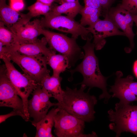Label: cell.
<instances>
[{"label": "cell", "instance_id": "10", "mask_svg": "<svg viewBox=\"0 0 137 137\" xmlns=\"http://www.w3.org/2000/svg\"><path fill=\"white\" fill-rule=\"evenodd\" d=\"M18 96L7 76L5 64L1 65L0 69V107L12 108L13 109L21 111L25 115L23 101L21 99L19 98Z\"/></svg>", "mask_w": 137, "mask_h": 137}, {"label": "cell", "instance_id": "4", "mask_svg": "<svg viewBox=\"0 0 137 137\" xmlns=\"http://www.w3.org/2000/svg\"><path fill=\"white\" fill-rule=\"evenodd\" d=\"M5 56L18 65L24 73L38 84L43 78L49 74L47 67V57L44 56H29L16 52L4 53L0 56Z\"/></svg>", "mask_w": 137, "mask_h": 137}, {"label": "cell", "instance_id": "8", "mask_svg": "<svg viewBox=\"0 0 137 137\" xmlns=\"http://www.w3.org/2000/svg\"><path fill=\"white\" fill-rule=\"evenodd\" d=\"M54 118V133L58 137H83L85 122L61 108Z\"/></svg>", "mask_w": 137, "mask_h": 137}, {"label": "cell", "instance_id": "28", "mask_svg": "<svg viewBox=\"0 0 137 137\" xmlns=\"http://www.w3.org/2000/svg\"><path fill=\"white\" fill-rule=\"evenodd\" d=\"M23 0L10 1V6L14 10L19 11L22 10L24 7Z\"/></svg>", "mask_w": 137, "mask_h": 137}, {"label": "cell", "instance_id": "25", "mask_svg": "<svg viewBox=\"0 0 137 137\" xmlns=\"http://www.w3.org/2000/svg\"><path fill=\"white\" fill-rule=\"evenodd\" d=\"M122 77L121 79L122 81L130 88L137 97V82L133 81L134 78L131 75H129L125 78Z\"/></svg>", "mask_w": 137, "mask_h": 137}, {"label": "cell", "instance_id": "35", "mask_svg": "<svg viewBox=\"0 0 137 137\" xmlns=\"http://www.w3.org/2000/svg\"><path fill=\"white\" fill-rule=\"evenodd\" d=\"M59 2H60V1H59Z\"/></svg>", "mask_w": 137, "mask_h": 137}, {"label": "cell", "instance_id": "34", "mask_svg": "<svg viewBox=\"0 0 137 137\" xmlns=\"http://www.w3.org/2000/svg\"><path fill=\"white\" fill-rule=\"evenodd\" d=\"M16 0H10V1H16Z\"/></svg>", "mask_w": 137, "mask_h": 137}, {"label": "cell", "instance_id": "31", "mask_svg": "<svg viewBox=\"0 0 137 137\" xmlns=\"http://www.w3.org/2000/svg\"><path fill=\"white\" fill-rule=\"evenodd\" d=\"M133 70L135 75L137 78V60L134 63Z\"/></svg>", "mask_w": 137, "mask_h": 137}, {"label": "cell", "instance_id": "23", "mask_svg": "<svg viewBox=\"0 0 137 137\" xmlns=\"http://www.w3.org/2000/svg\"><path fill=\"white\" fill-rule=\"evenodd\" d=\"M51 9L50 6L37 1L27 8L29 11L28 13L32 18L41 15L44 16L49 12Z\"/></svg>", "mask_w": 137, "mask_h": 137}, {"label": "cell", "instance_id": "17", "mask_svg": "<svg viewBox=\"0 0 137 137\" xmlns=\"http://www.w3.org/2000/svg\"><path fill=\"white\" fill-rule=\"evenodd\" d=\"M6 0H0V21L11 30L20 22L23 14L13 9L6 3Z\"/></svg>", "mask_w": 137, "mask_h": 137}, {"label": "cell", "instance_id": "14", "mask_svg": "<svg viewBox=\"0 0 137 137\" xmlns=\"http://www.w3.org/2000/svg\"><path fill=\"white\" fill-rule=\"evenodd\" d=\"M43 28L41 20L36 19L18 25L12 31L15 36V43L22 44L34 42L38 39Z\"/></svg>", "mask_w": 137, "mask_h": 137}, {"label": "cell", "instance_id": "26", "mask_svg": "<svg viewBox=\"0 0 137 137\" xmlns=\"http://www.w3.org/2000/svg\"><path fill=\"white\" fill-rule=\"evenodd\" d=\"M14 116H20L26 121H29L24 113L20 110L13 109L12 111L9 113L0 115V123L5 122L8 118Z\"/></svg>", "mask_w": 137, "mask_h": 137}, {"label": "cell", "instance_id": "22", "mask_svg": "<svg viewBox=\"0 0 137 137\" xmlns=\"http://www.w3.org/2000/svg\"><path fill=\"white\" fill-rule=\"evenodd\" d=\"M0 42L6 47H10L15 43L14 34L2 21L0 22Z\"/></svg>", "mask_w": 137, "mask_h": 137}, {"label": "cell", "instance_id": "20", "mask_svg": "<svg viewBox=\"0 0 137 137\" xmlns=\"http://www.w3.org/2000/svg\"><path fill=\"white\" fill-rule=\"evenodd\" d=\"M47 64L49 65L53 70V75L60 76L67 68H70L69 63L67 57L59 54H54L47 58Z\"/></svg>", "mask_w": 137, "mask_h": 137}, {"label": "cell", "instance_id": "18", "mask_svg": "<svg viewBox=\"0 0 137 137\" xmlns=\"http://www.w3.org/2000/svg\"><path fill=\"white\" fill-rule=\"evenodd\" d=\"M60 108H53L39 122L34 126L36 128V137H54L52 133L54 126V118Z\"/></svg>", "mask_w": 137, "mask_h": 137}, {"label": "cell", "instance_id": "5", "mask_svg": "<svg viewBox=\"0 0 137 137\" xmlns=\"http://www.w3.org/2000/svg\"><path fill=\"white\" fill-rule=\"evenodd\" d=\"M41 33L50 49L67 57L70 68L74 66L78 60L83 58L84 53L77 43L76 39L44 28L41 29Z\"/></svg>", "mask_w": 137, "mask_h": 137}, {"label": "cell", "instance_id": "29", "mask_svg": "<svg viewBox=\"0 0 137 137\" xmlns=\"http://www.w3.org/2000/svg\"><path fill=\"white\" fill-rule=\"evenodd\" d=\"M115 0H98L102 7V12L104 11L106 13V12L111 7L112 5Z\"/></svg>", "mask_w": 137, "mask_h": 137}, {"label": "cell", "instance_id": "7", "mask_svg": "<svg viewBox=\"0 0 137 137\" xmlns=\"http://www.w3.org/2000/svg\"><path fill=\"white\" fill-rule=\"evenodd\" d=\"M40 20L43 28L46 27L70 33L72 37L77 39L80 36L86 40L91 33L87 28L82 26L74 19L61 15H45Z\"/></svg>", "mask_w": 137, "mask_h": 137}, {"label": "cell", "instance_id": "24", "mask_svg": "<svg viewBox=\"0 0 137 137\" xmlns=\"http://www.w3.org/2000/svg\"><path fill=\"white\" fill-rule=\"evenodd\" d=\"M120 6L131 14H137V0H122Z\"/></svg>", "mask_w": 137, "mask_h": 137}, {"label": "cell", "instance_id": "27", "mask_svg": "<svg viewBox=\"0 0 137 137\" xmlns=\"http://www.w3.org/2000/svg\"><path fill=\"white\" fill-rule=\"evenodd\" d=\"M85 6L90 7L98 9L102 12V8L98 0H83Z\"/></svg>", "mask_w": 137, "mask_h": 137}, {"label": "cell", "instance_id": "3", "mask_svg": "<svg viewBox=\"0 0 137 137\" xmlns=\"http://www.w3.org/2000/svg\"><path fill=\"white\" fill-rule=\"evenodd\" d=\"M109 129L115 132L116 137L124 132L131 133L137 136V105H131L119 101L115 104L114 110L108 111Z\"/></svg>", "mask_w": 137, "mask_h": 137}, {"label": "cell", "instance_id": "21", "mask_svg": "<svg viewBox=\"0 0 137 137\" xmlns=\"http://www.w3.org/2000/svg\"><path fill=\"white\" fill-rule=\"evenodd\" d=\"M101 10L85 6L81 9L80 13L81 15L80 24L83 26H89L95 24L100 19Z\"/></svg>", "mask_w": 137, "mask_h": 137}, {"label": "cell", "instance_id": "33", "mask_svg": "<svg viewBox=\"0 0 137 137\" xmlns=\"http://www.w3.org/2000/svg\"><path fill=\"white\" fill-rule=\"evenodd\" d=\"M79 0H60V2L61 3L65 2H74Z\"/></svg>", "mask_w": 137, "mask_h": 137}, {"label": "cell", "instance_id": "11", "mask_svg": "<svg viewBox=\"0 0 137 137\" xmlns=\"http://www.w3.org/2000/svg\"><path fill=\"white\" fill-rule=\"evenodd\" d=\"M103 20L100 19L95 24L87 28L93 35V43L96 50L101 49L106 43L105 38L115 36H125L124 32L120 31L114 23L107 16Z\"/></svg>", "mask_w": 137, "mask_h": 137}, {"label": "cell", "instance_id": "13", "mask_svg": "<svg viewBox=\"0 0 137 137\" xmlns=\"http://www.w3.org/2000/svg\"><path fill=\"white\" fill-rule=\"evenodd\" d=\"M47 42L44 37L34 42L19 44L15 43L10 47L3 46L1 52L3 54L10 52H16L21 54L29 56H44L47 58L56 53V52L46 45Z\"/></svg>", "mask_w": 137, "mask_h": 137}, {"label": "cell", "instance_id": "6", "mask_svg": "<svg viewBox=\"0 0 137 137\" xmlns=\"http://www.w3.org/2000/svg\"><path fill=\"white\" fill-rule=\"evenodd\" d=\"M0 58L4 62L8 78L23 101L25 114L29 121L27 110L28 98L39 84L25 74L19 71L7 57L2 56Z\"/></svg>", "mask_w": 137, "mask_h": 137}, {"label": "cell", "instance_id": "32", "mask_svg": "<svg viewBox=\"0 0 137 137\" xmlns=\"http://www.w3.org/2000/svg\"><path fill=\"white\" fill-rule=\"evenodd\" d=\"M133 22H134L137 27L136 34H137V14H131Z\"/></svg>", "mask_w": 137, "mask_h": 137}, {"label": "cell", "instance_id": "12", "mask_svg": "<svg viewBox=\"0 0 137 137\" xmlns=\"http://www.w3.org/2000/svg\"><path fill=\"white\" fill-rule=\"evenodd\" d=\"M114 23L118 29H121L128 39L131 49L134 46V39L135 34L132 27L133 21L131 14L122 7L120 4L110 8L104 15Z\"/></svg>", "mask_w": 137, "mask_h": 137}, {"label": "cell", "instance_id": "2", "mask_svg": "<svg viewBox=\"0 0 137 137\" xmlns=\"http://www.w3.org/2000/svg\"><path fill=\"white\" fill-rule=\"evenodd\" d=\"M81 85L79 89L66 87L62 101L57 102V107L85 122H90L95 118L94 107L97 100L95 96L90 94V88L85 92L84 91L87 86Z\"/></svg>", "mask_w": 137, "mask_h": 137}, {"label": "cell", "instance_id": "16", "mask_svg": "<svg viewBox=\"0 0 137 137\" xmlns=\"http://www.w3.org/2000/svg\"><path fill=\"white\" fill-rule=\"evenodd\" d=\"M62 79L60 76H51L49 74L43 78L40 84L42 90L49 98H54L60 103L62 101L64 92L61 86Z\"/></svg>", "mask_w": 137, "mask_h": 137}, {"label": "cell", "instance_id": "15", "mask_svg": "<svg viewBox=\"0 0 137 137\" xmlns=\"http://www.w3.org/2000/svg\"><path fill=\"white\" fill-rule=\"evenodd\" d=\"M116 78L114 85L110 86L109 93H112V97L117 98L119 101L127 104L137 101V97L130 88L122 81L123 74L120 71L116 73Z\"/></svg>", "mask_w": 137, "mask_h": 137}, {"label": "cell", "instance_id": "19", "mask_svg": "<svg viewBox=\"0 0 137 137\" xmlns=\"http://www.w3.org/2000/svg\"><path fill=\"white\" fill-rule=\"evenodd\" d=\"M83 7L80 4L79 1L74 2H65L60 5L51 8L50 10L45 15H57L64 14L67 16L74 19Z\"/></svg>", "mask_w": 137, "mask_h": 137}, {"label": "cell", "instance_id": "30", "mask_svg": "<svg viewBox=\"0 0 137 137\" xmlns=\"http://www.w3.org/2000/svg\"><path fill=\"white\" fill-rule=\"evenodd\" d=\"M44 4L51 6L52 4L55 1L59 2V0H37Z\"/></svg>", "mask_w": 137, "mask_h": 137}, {"label": "cell", "instance_id": "9", "mask_svg": "<svg viewBox=\"0 0 137 137\" xmlns=\"http://www.w3.org/2000/svg\"><path fill=\"white\" fill-rule=\"evenodd\" d=\"M31 94L32 98L28 100L27 110L29 118L33 119L30 122L34 126L47 114L51 107L56 106L57 102H50L49 98L42 90L40 85H38Z\"/></svg>", "mask_w": 137, "mask_h": 137}, {"label": "cell", "instance_id": "1", "mask_svg": "<svg viewBox=\"0 0 137 137\" xmlns=\"http://www.w3.org/2000/svg\"><path fill=\"white\" fill-rule=\"evenodd\" d=\"M93 37L92 35L89 36L86 43L82 47L84 52L82 61L75 69L69 71L72 78L73 74L76 72L82 75L83 80L77 84H83L90 89L97 87L101 89L102 93L99 96V98L104 99V102L106 104L112 97L107 90V81L109 77L104 76L100 72L98 59L94 53L95 45L91 42Z\"/></svg>", "mask_w": 137, "mask_h": 137}]
</instances>
